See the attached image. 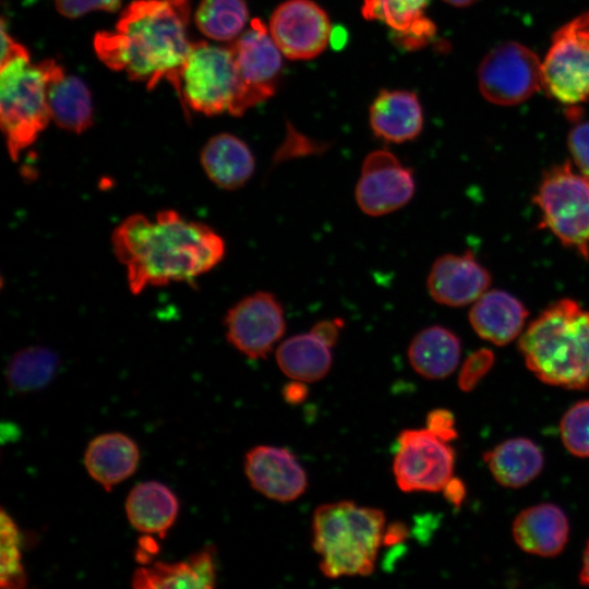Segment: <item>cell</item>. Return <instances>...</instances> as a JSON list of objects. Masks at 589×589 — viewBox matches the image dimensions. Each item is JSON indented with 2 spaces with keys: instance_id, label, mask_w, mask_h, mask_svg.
I'll list each match as a JSON object with an SVG mask.
<instances>
[{
  "instance_id": "6da1fadb",
  "label": "cell",
  "mask_w": 589,
  "mask_h": 589,
  "mask_svg": "<svg viewBox=\"0 0 589 589\" xmlns=\"http://www.w3.org/2000/svg\"><path fill=\"white\" fill-rule=\"evenodd\" d=\"M111 243L135 294L148 286L191 283L218 265L226 253L224 239L213 228L173 209L160 211L154 219L128 216L115 228Z\"/></svg>"
},
{
  "instance_id": "7a4b0ae2",
  "label": "cell",
  "mask_w": 589,
  "mask_h": 589,
  "mask_svg": "<svg viewBox=\"0 0 589 589\" xmlns=\"http://www.w3.org/2000/svg\"><path fill=\"white\" fill-rule=\"evenodd\" d=\"M190 13L188 0H134L121 12L115 31L95 35V52L105 65L145 83L147 89L167 80L178 94L192 46Z\"/></svg>"
},
{
  "instance_id": "3957f363",
  "label": "cell",
  "mask_w": 589,
  "mask_h": 589,
  "mask_svg": "<svg viewBox=\"0 0 589 589\" xmlns=\"http://www.w3.org/2000/svg\"><path fill=\"white\" fill-rule=\"evenodd\" d=\"M518 349L541 382L589 388V311L564 298L545 308L521 333Z\"/></svg>"
},
{
  "instance_id": "277c9868",
  "label": "cell",
  "mask_w": 589,
  "mask_h": 589,
  "mask_svg": "<svg viewBox=\"0 0 589 589\" xmlns=\"http://www.w3.org/2000/svg\"><path fill=\"white\" fill-rule=\"evenodd\" d=\"M385 528L381 509L352 501L320 505L313 514L312 545L323 575L335 579L372 574Z\"/></svg>"
},
{
  "instance_id": "5b68a950",
  "label": "cell",
  "mask_w": 589,
  "mask_h": 589,
  "mask_svg": "<svg viewBox=\"0 0 589 589\" xmlns=\"http://www.w3.org/2000/svg\"><path fill=\"white\" fill-rule=\"evenodd\" d=\"M56 63L52 59L33 63L27 53L0 64V123L13 160L36 142L51 120L47 87Z\"/></svg>"
},
{
  "instance_id": "8992f818",
  "label": "cell",
  "mask_w": 589,
  "mask_h": 589,
  "mask_svg": "<svg viewBox=\"0 0 589 589\" xmlns=\"http://www.w3.org/2000/svg\"><path fill=\"white\" fill-rule=\"evenodd\" d=\"M177 95L185 112L189 107L206 116L240 117L241 81L230 46L192 43Z\"/></svg>"
},
{
  "instance_id": "52a82bcc",
  "label": "cell",
  "mask_w": 589,
  "mask_h": 589,
  "mask_svg": "<svg viewBox=\"0 0 589 589\" xmlns=\"http://www.w3.org/2000/svg\"><path fill=\"white\" fill-rule=\"evenodd\" d=\"M541 226L561 243L589 260V177L569 161L548 169L532 197Z\"/></svg>"
},
{
  "instance_id": "ba28073f",
  "label": "cell",
  "mask_w": 589,
  "mask_h": 589,
  "mask_svg": "<svg viewBox=\"0 0 589 589\" xmlns=\"http://www.w3.org/2000/svg\"><path fill=\"white\" fill-rule=\"evenodd\" d=\"M542 86L566 105L589 101V11L553 35L542 62Z\"/></svg>"
},
{
  "instance_id": "9c48e42d",
  "label": "cell",
  "mask_w": 589,
  "mask_h": 589,
  "mask_svg": "<svg viewBox=\"0 0 589 589\" xmlns=\"http://www.w3.org/2000/svg\"><path fill=\"white\" fill-rule=\"evenodd\" d=\"M453 447L425 429H408L397 438L393 471L406 493L442 491L453 477Z\"/></svg>"
},
{
  "instance_id": "30bf717a",
  "label": "cell",
  "mask_w": 589,
  "mask_h": 589,
  "mask_svg": "<svg viewBox=\"0 0 589 589\" xmlns=\"http://www.w3.org/2000/svg\"><path fill=\"white\" fill-rule=\"evenodd\" d=\"M479 87L483 97L496 105H517L542 86V63L526 46L506 41L491 49L479 71Z\"/></svg>"
},
{
  "instance_id": "8fae6325",
  "label": "cell",
  "mask_w": 589,
  "mask_h": 589,
  "mask_svg": "<svg viewBox=\"0 0 589 589\" xmlns=\"http://www.w3.org/2000/svg\"><path fill=\"white\" fill-rule=\"evenodd\" d=\"M241 81L240 116L276 92L283 52L265 24L253 19L250 26L229 45Z\"/></svg>"
},
{
  "instance_id": "7c38bea8",
  "label": "cell",
  "mask_w": 589,
  "mask_h": 589,
  "mask_svg": "<svg viewBox=\"0 0 589 589\" xmlns=\"http://www.w3.org/2000/svg\"><path fill=\"white\" fill-rule=\"evenodd\" d=\"M224 325L229 344L250 359L265 358L286 330L281 303L265 291L251 293L233 304Z\"/></svg>"
},
{
  "instance_id": "4fadbf2b",
  "label": "cell",
  "mask_w": 589,
  "mask_h": 589,
  "mask_svg": "<svg viewBox=\"0 0 589 589\" xmlns=\"http://www.w3.org/2000/svg\"><path fill=\"white\" fill-rule=\"evenodd\" d=\"M414 191L412 170L404 166L393 153L376 149L363 160L354 197L364 214L377 217L408 204Z\"/></svg>"
},
{
  "instance_id": "5bb4252c",
  "label": "cell",
  "mask_w": 589,
  "mask_h": 589,
  "mask_svg": "<svg viewBox=\"0 0 589 589\" xmlns=\"http://www.w3.org/2000/svg\"><path fill=\"white\" fill-rule=\"evenodd\" d=\"M269 33L284 56L309 60L327 46L332 27L326 12L312 0H287L269 20Z\"/></svg>"
},
{
  "instance_id": "9a60e30c",
  "label": "cell",
  "mask_w": 589,
  "mask_h": 589,
  "mask_svg": "<svg viewBox=\"0 0 589 589\" xmlns=\"http://www.w3.org/2000/svg\"><path fill=\"white\" fill-rule=\"evenodd\" d=\"M244 472L255 491L276 502H292L308 488L304 469L284 447L259 445L251 448L245 454Z\"/></svg>"
},
{
  "instance_id": "2e32d148",
  "label": "cell",
  "mask_w": 589,
  "mask_h": 589,
  "mask_svg": "<svg viewBox=\"0 0 589 589\" xmlns=\"http://www.w3.org/2000/svg\"><path fill=\"white\" fill-rule=\"evenodd\" d=\"M490 284L489 271L470 251L437 257L426 280L431 298L453 308L472 304L488 290Z\"/></svg>"
},
{
  "instance_id": "e0dca14e",
  "label": "cell",
  "mask_w": 589,
  "mask_h": 589,
  "mask_svg": "<svg viewBox=\"0 0 589 589\" xmlns=\"http://www.w3.org/2000/svg\"><path fill=\"white\" fill-rule=\"evenodd\" d=\"M131 580L136 589H212L217 580L216 548L208 544L182 561L144 564Z\"/></svg>"
},
{
  "instance_id": "ac0fdd59",
  "label": "cell",
  "mask_w": 589,
  "mask_h": 589,
  "mask_svg": "<svg viewBox=\"0 0 589 589\" xmlns=\"http://www.w3.org/2000/svg\"><path fill=\"white\" fill-rule=\"evenodd\" d=\"M512 533L514 541L524 552L553 557L566 546L569 524L567 516L557 505L540 503L516 516Z\"/></svg>"
},
{
  "instance_id": "d6986e66",
  "label": "cell",
  "mask_w": 589,
  "mask_h": 589,
  "mask_svg": "<svg viewBox=\"0 0 589 589\" xmlns=\"http://www.w3.org/2000/svg\"><path fill=\"white\" fill-rule=\"evenodd\" d=\"M468 317L479 337L504 346L521 335L528 310L512 293L494 289L486 290L472 303Z\"/></svg>"
},
{
  "instance_id": "ffe728a7",
  "label": "cell",
  "mask_w": 589,
  "mask_h": 589,
  "mask_svg": "<svg viewBox=\"0 0 589 589\" xmlns=\"http://www.w3.org/2000/svg\"><path fill=\"white\" fill-rule=\"evenodd\" d=\"M429 0H363L362 15L380 21L407 50L422 48L435 36V24L424 14Z\"/></svg>"
},
{
  "instance_id": "44dd1931",
  "label": "cell",
  "mask_w": 589,
  "mask_h": 589,
  "mask_svg": "<svg viewBox=\"0 0 589 589\" xmlns=\"http://www.w3.org/2000/svg\"><path fill=\"white\" fill-rule=\"evenodd\" d=\"M370 125L385 142L414 140L423 128V112L417 95L402 89H382L370 106Z\"/></svg>"
},
{
  "instance_id": "7402d4cb",
  "label": "cell",
  "mask_w": 589,
  "mask_h": 589,
  "mask_svg": "<svg viewBox=\"0 0 589 589\" xmlns=\"http://www.w3.org/2000/svg\"><path fill=\"white\" fill-rule=\"evenodd\" d=\"M83 461L91 478L109 492L136 471L140 449L127 434L103 433L88 443Z\"/></svg>"
},
{
  "instance_id": "603a6c76",
  "label": "cell",
  "mask_w": 589,
  "mask_h": 589,
  "mask_svg": "<svg viewBox=\"0 0 589 589\" xmlns=\"http://www.w3.org/2000/svg\"><path fill=\"white\" fill-rule=\"evenodd\" d=\"M177 495L166 484L145 481L131 489L125 500V514L130 525L144 534L164 539L179 514Z\"/></svg>"
},
{
  "instance_id": "cb8c5ba5",
  "label": "cell",
  "mask_w": 589,
  "mask_h": 589,
  "mask_svg": "<svg viewBox=\"0 0 589 589\" xmlns=\"http://www.w3.org/2000/svg\"><path fill=\"white\" fill-rule=\"evenodd\" d=\"M201 165L217 187L237 190L251 179L255 159L241 139L230 133H220L212 136L203 146Z\"/></svg>"
},
{
  "instance_id": "d4e9b609",
  "label": "cell",
  "mask_w": 589,
  "mask_h": 589,
  "mask_svg": "<svg viewBox=\"0 0 589 589\" xmlns=\"http://www.w3.org/2000/svg\"><path fill=\"white\" fill-rule=\"evenodd\" d=\"M47 101L51 120L61 129L82 133L93 124V101L83 80L68 75L56 63L47 87Z\"/></svg>"
},
{
  "instance_id": "484cf974",
  "label": "cell",
  "mask_w": 589,
  "mask_h": 589,
  "mask_svg": "<svg viewBox=\"0 0 589 589\" xmlns=\"http://www.w3.org/2000/svg\"><path fill=\"white\" fill-rule=\"evenodd\" d=\"M460 354L461 344L458 336L440 325L421 329L407 350L412 369L428 380L449 376L457 369Z\"/></svg>"
},
{
  "instance_id": "4316f807",
  "label": "cell",
  "mask_w": 589,
  "mask_h": 589,
  "mask_svg": "<svg viewBox=\"0 0 589 589\" xmlns=\"http://www.w3.org/2000/svg\"><path fill=\"white\" fill-rule=\"evenodd\" d=\"M483 459L495 481L513 489L534 480L544 465L541 448L526 437L509 438L497 444L484 453Z\"/></svg>"
},
{
  "instance_id": "83f0119b",
  "label": "cell",
  "mask_w": 589,
  "mask_h": 589,
  "mask_svg": "<svg viewBox=\"0 0 589 589\" xmlns=\"http://www.w3.org/2000/svg\"><path fill=\"white\" fill-rule=\"evenodd\" d=\"M275 357L283 373L304 383L325 377L333 361L330 347L312 332L285 339L277 347Z\"/></svg>"
},
{
  "instance_id": "f1b7e54d",
  "label": "cell",
  "mask_w": 589,
  "mask_h": 589,
  "mask_svg": "<svg viewBox=\"0 0 589 589\" xmlns=\"http://www.w3.org/2000/svg\"><path fill=\"white\" fill-rule=\"evenodd\" d=\"M59 356L46 346H29L15 352L8 362L5 380L16 393H29L46 387L56 376Z\"/></svg>"
},
{
  "instance_id": "f546056e",
  "label": "cell",
  "mask_w": 589,
  "mask_h": 589,
  "mask_svg": "<svg viewBox=\"0 0 589 589\" xmlns=\"http://www.w3.org/2000/svg\"><path fill=\"white\" fill-rule=\"evenodd\" d=\"M248 20L249 10L244 0H202L194 15L199 31L218 41L238 38Z\"/></svg>"
},
{
  "instance_id": "4dcf8cb0",
  "label": "cell",
  "mask_w": 589,
  "mask_h": 589,
  "mask_svg": "<svg viewBox=\"0 0 589 589\" xmlns=\"http://www.w3.org/2000/svg\"><path fill=\"white\" fill-rule=\"evenodd\" d=\"M1 567L2 588L19 589L27 584V576L22 561L21 534L13 518L1 509Z\"/></svg>"
},
{
  "instance_id": "1f68e13d",
  "label": "cell",
  "mask_w": 589,
  "mask_h": 589,
  "mask_svg": "<svg viewBox=\"0 0 589 589\" xmlns=\"http://www.w3.org/2000/svg\"><path fill=\"white\" fill-rule=\"evenodd\" d=\"M560 435L574 456L589 458V400L574 404L561 419Z\"/></svg>"
},
{
  "instance_id": "d6a6232c",
  "label": "cell",
  "mask_w": 589,
  "mask_h": 589,
  "mask_svg": "<svg viewBox=\"0 0 589 589\" xmlns=\"http://www.w3.org/2000/svg\"><path fill=\"white\" fill-rule=\"evenodd\" d=\"M494 364V353L481 348L470 353L464 361L458 374V386L462 392H470L489 373Z\"/></svg>"
},
{
  "instance_id": "836d02e7",
  "label": "cell",
  "mask_w": 589,
  "mask_h": 589,
  "mask_svg": "<svg viewBox=\"0 0 589 589\" xmlns=\"http://www.w3.org/2000/svg\"><path fill=\"white\" fill-rule=\"evenodd\" d=\"M567 146L577 169L589 177V120L569 131Z\"/></svg>"
},
{
  "instance_id": "e575fe53",
  "label": "cell",
  "mask_w": 589,
  "mask_h": 589,
  "mask_svg": "<svg viewBox=\"0 0 589 589\" xmlns=\"http://www.w3.org/2000/svg\"><path fill=\"white\" fill-rule=\"evenodd\" d=\"M56 10L69 19H77L95 10L116 12L121 0H55Z\"/></svg>"
},
{
  "instance_id": "d590c367",
  "label": "cell",
  "mask_w": 589,
  "mask_h": 589,
  "mask_svg": "<svg viewBox=\"0 0 589 589\" xmlns=\"http://www.w3.org/2000/svg\"><path fill=\"white\" fill-rule=\"evenodd\" d=\"M426 429L438 438L450 442L458 435L454 414L447 409H434L426 416Z\"/></svg>"
},
{
  "instance_id": "8d00e7d4",
  "label": "cell",
  "mask_w": 589,
  "mask_h": 589,
  "mask_svg": "<svg viewBox=\"0 0 589 589\" xmlns=\"http://www.w3.org/2000/svg\"><path fill=\"white\" fill-rule=\"evenodd\" d=\"M29 53L27 48L15 41L11 34L8 32L5 21H1V61L0 64L8 60Z\"/></svg>"
},
{
  "instance_id": "74e56055",
  "label": "cell",
  "mask_w": 589,
  "mask_h": 589,
  "mask_svg": "<svg viewBox=\"0 0 589 589\" xmlns=\"http://www.w3.org/2000/svg\"><path fill=\"white\" fill-rule=\"evenodd\" d=\"M340 323L334 321H320L311 332L321 338L326 345L333 347L336 345L339 336Z\"/></svg>"
},
{
  "instance_id": "f35d334b",
  "label": "cell",
  "mask_w": 589,
  "mask_h": 589,
  "mask_svg": "<svg viewBox=\"0 0 589 589\" xmlns=\"http://www.w3.org/2000/svg\"><path fill=\"white\" fill-rule=\"evenodd\" d=\"M442 491L446 501L456 507L461 505L466 496V486L464 482L455 477H452L446 482Z\"/></svg>"
},
{
  "instance_id": "ab89813d",
  "label": "cell",
  "mask_w": 589,
  "mask_h": 589,
  "mask_svg": "<svg viewBox=\"0 0 589 589\" xmlns=\"http://www.w3.org/2000/svg\"><path fill=\"white\" fill-rule=\"evenodd\" d=\"M283 396L288 404L298 405L308 397V387L304 382L293 380L285 385Z\"/></svg>"
},
{
  "instance_id": "60d3db41",
  "label": "cell",
  "mask_w": 589,
  "mask_h": 589,
  "mask_svg": "<svg viewBox=\"0 0 589 589\" xmlns=\"http://www.w3.org/2000/svg\"><path fill=\"white\" fill-rule=\"evenodd\" d=\"M409 534L408 527L400 521H395L385 528L383 543L395 545L402 542Z\"/></svg>"
},
{
  "instance_id": "b9f144b4",
  "label": "cell",
  "mask_w": 589,
  "mask_h": 589,
  "mask_svg": "<svg viewBox=\"0 0 589 589\" xmlns=\"http://www.w3.org/2000/svg\"><path fill=\"white\" fill-rule=\"evenodd\" d=\"M579 582L582 586H589V541L584 551L582 564L579 573Z\"/></svg>"
},
{
  "instance_id": "7bdbcfd3",
  "label": "cell",
  "mask_w": 589,
  "mask_h": 589,
  "mask_svg": "<svg viewBox=\"0 0 589 589\" xmlns=\"http://www.w3.org/2000/svg\"><path fill=\"white\" fill-rule=\"evenodd\" d=\"M329 40L334 47L336 48L341 47L342 44L346 41V32L340 29L339 27L332 31Z\"/></svg>"
},
{
  "instance_id": "ee69618b",
  "label": "cell",
  "mask_w": 589,
  "mask_h": 589,
  "mask_svg": "<svg viewBox=\"0 0 589 589\" xmlns=\"http://www.w3.org/2000/svg\"><path fill=\"white\" fill-rule=\"evenodd\" d=\"M444 1L455 7H467L474 3L477 0H444Z\"/></svg>"
}]
</instances>
